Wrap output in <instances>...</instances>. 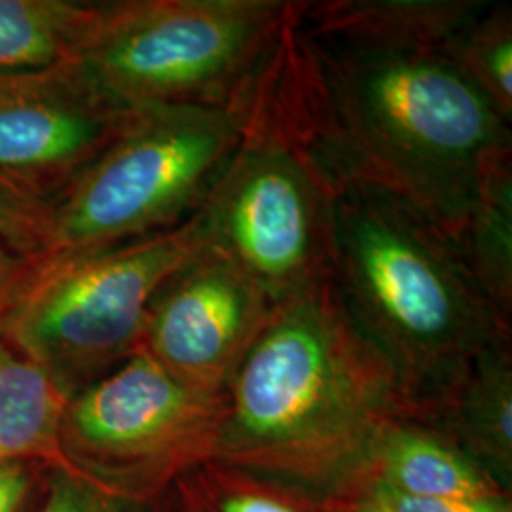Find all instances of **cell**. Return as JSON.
Listing matches in <instances>:
<instances>
[{
	"label": "cell",
	"mask_w": 512,
	"mask_h": 512,
	"mask_svg": "<svg viewBox=\"0 0 512 512\" xmlns=\"http://www.w3.org/2000/svg\"><path fill=\"white\" fill-rule=\"evenodd\" d=\"M296 6L283 63L338 181L380 186L456 239L484 169L512 154L511 124L444 55L319 37L300 27Z\"/></svg>",
	"instance_id": "obj_1"
},
{
	"label": "cell",
	"mask_w": 512,
	"mask_h": 512,
	"mask_svg": "<svg viewBox=\"0 0 512 512\" xmlns=\"http://www.w3.org/2000/svg\"><path fill=\"white\" fill-rule=\"evenodd\" d=\"M222 395L215 459L325 497L359 475L385 421L408 412L330 279L274 302Z\"/></svg>",
	"instance_id": "obj_2"
},
{
	"label": "cell",
	"mask_w": 512,
	"mask_h": 512,
	"mask_svg": "<svg viewBox=\"0 0 512 512\" xmlns=\"http://www.w3.org/2000/svg\"><path fill=\"white\" fill-rule=\"evenodd\" d=\"M330 283L408 414L437 403L478 353L511 340V319L480 291L454 239L374 184L338 181Z\"/></svg>",
	"instance_id": "obj_3"
},
{
	"label": "cell",
	"mask_w": 512,
	"mask_h": 512,
	"mask_svg": "<svg viewBox=\"0 0 512 512\" xmlns=\"http://www.w3.org/2000/svg\"><path fill=\"white\" fill-rule=\"evenodd\" d=\"M336 188L294 101L279 38L245 97L238 148L200 209L209 241L272 302L304 293L330 279Z\"/></svg>",
	"instance_id": "obj_4"
},
{
	"label": "cell",
	"mask_w": 512,
	"mask_h": 512,
	"mask_svg": "<svg viewBox=\"0 0 512 512\" xmlns=\"http://www.w3.org/2000/svg\"><path fill=\"white\" fill-rule=\"evenodd\" d=\"M207 243L198 211L154 236L33 260L0 319V338L33 361L69 401L141 349L154 296Z\"/></svg>",
	"instance_id": "obj_5"
},
{
	"label": "cell",
	"mask_w": 512,
	"mask_h": 512,
	"mask_svg": "<svg viewBox=\"0 0 512 512\" xmlns=\"http://www.w3.org/2000/svg\"><path fill=\"white\" fill-rule=\"evenodd\" d=\"M294 2H99L78 54L93 82L129 110L234 107L274 54Z\"/></svg>",
	"instance_id": "obj_6"
},
{
	"label": "cell",
	"mask_w": 512,
	"mask_h": 512,
	"mask_svg": "<svg viewBox=\"0 0 512 512\" xmlns=\"http://www.w3.org/2000/svg\"><path fill=\"white\" fill-rule=\"evenodd\" d=\"M245 97L226 109L133 110L120 135L52 202L48 249L37 260L92 253L192 219L238 148Z\"/></svg>",
	"instance_id": "obj_7"
},
{
	"label": "cell",
	"mask_w": 512,
	"mask_h": 512,
	"mask_svg": "<svg viewBox=\"0 0 512 512\" xmlns=\"http://www.w3.org/2000/svg\"><path fill=\"white\" fill-rule=\"evenodd\" d=\"M222 406V393L184 384L141 348L65 404L63 467L110 494L156 501L217 458Z\"/></svg>",
	"instance_id": "obj_8"
},
{
	"label": "cell",
	"mask_w": 512,
	"mask_h": 512,
	"mask_svg": "<svg viewBox=\"0 0 512 512\" xmlns=\"http://www.w3.org/2000/svg\"><path fill=\"white\" fill-rule=\"evenodd\" d=\"M131 114L78 61L0 73V173L54 202Z\"/></svg>",
	"instance_id": "obj_9"
},
{
	"label": "cell",
	"mask_w": 512,
	"mask_h": 512,
	"mask_svg": "<svg viewBox=\"0 0 512 512\" xmlns=\"http://www.w3.org/2000/svg\"><path fill=\"white\" fill-rule=\"evenodd\" d=\"M272 306L255 279L209 241L154 296L141 348L184 384L224 393Z\"/></svg>",
	"instance_id": "obj_10"
},
{
	"label": "cell",
	"mask_w": 512,
	"mask_h": 512,
	"mask_svg": "<svg viewBox=\"0 0 512 512\" xmlns=\"http://www.w3.org/2000/svg\"><path fill=\"white\" fill-rule=\"evenodd\" d=\"M488 4L484 0L298 2L296 21L308 33L351 46L442 54Z\"/></svg>",
	"instance_id": "obj_11"
},
{
	"label": "cell",
	"mask_w": 512,
	"mask_h": 512,
	"mask_svg": "<svg viewBox=\"0 0 512 512\" xmlns=\"http://www.w3.org/2000/svg\"><path fill=\"white\" fill-rule=\"evenodd\" d=\"M355 478L421 499L511 497L452 440L408 412L389 418L376 431Z\"/></svg>",
	"instance_id": "obj_12"
},
{
	"label": "cell",
	"mask_w": 512,
	"mask_h": 512,
	"mask_svg": "<svg viewBox=\"0 0 512 512\" xmlns=\"http://www.w3.org/2000/svg\"><path fill=\"white\" fill-rule=\"evenodd\" d=\"M412 416L452 440L499 488L511 494V340H501L478 353L437 403Z\"/></svg>",
	"instance_id": "obj_13"
},
{
	"label": "cell",
	"mask_w": 512,
	"mask_h": 512,
	"mask_svg": "<svg viewBox=\"0 0 512 512\" xmlns=\"http://www.w3.org/2000/svg\"><path fill=\"white\" fill-rule=\"evenodd\" d=\"M65 404L50 378L0 338V461L65 469L59 452Z\"/></svg>",
	"instance_id": "obj_14"
},
{
	"label": "cell",
	"mask_w": 512,
	"mask_h": 512,
	"mask_svg": "<svg viewBox=\"0 0 512 512\" xmlns=\"http://www.w3.org/2000/svg\"><path fill=\"white\" fill-rule=\"evenodd\" d=\"M476 285L503 317L512 315V154L488 165L454 239Z\"/></svg>",
	"instance_id": "obj_15"
},
{
	"label": "cell",
	"mask_w": 512,
	"mask_h": 512,
	"mask_svg": "<svg viewBox=\"0 0 512 512\" xmlns=\"http://www.w3.org/2000/svg\"><path fill=\"white\" fill-rule=\"evenodd\" d=\"M160 512H336L330 497L211 459L160 497Z\"/></svg>",
	"instance_id": "obj_16"
},
{
	"label": "cell",
	"mask_w": 512,
	"mask_h": 512,
	"mask_svg": "<svg viewBox=\"0 0 512 512\" xmlns=\"http://www.w3.org/2000/svg\"><path fill=\"white\" fill-rule=\"evenodd\" d=\"M99 2L0 0V73L76 61Z\"/></svg>",
	"instance_id": "obj_17"
},
{
	"label": "cell",
	"mask_w": 512,
	"mask_h": 512,
	"mask_svg": "<svg viewBox=\"0 0 512 512\" xmlns=\"http://www.w3.org/2000/svg\"><path fill=\"white\" fill-rule=\"evenodd\" d=\"M442 55L463 74L495 110L512 120L511 4H488L471 19Z\"/></svg>",
	"instance_id": "obj_18"
},
{
	"label": "cell",
	"mask_w": 512,
	"mask_h": 512,
	"mask_svg": "<svg viewBox=\"0 0 512 512\" xmlns=\"http://www.w3.org/2000/svg\"><path fill=\"white\" fill-rule=\"evenodd\" d=\"M52 230V202L0 173V245L37 260Z\"/></svg>",
	"instance_id": "obj_19"
},
{
	"label": "cell",
	"mask_w": 512,
	"mask_h": 512,
	"mask_svg": "<svg viewBox=\"0 0 512 512\" xmlns=\"http://www.w3.org/2000/svg\"><path fill=\"white\" fill-rule=\"evenodd\" d=\"M37 512H160V499L137 501L110 494L69 469H50Z\"/></svg>",
	"instance_id": "obj_20"
},
{
	"label": "cell",
	"mask_w": 512,
	"mask_h": 512,
	"mask_svg": "<svg viewBox=\"0 0 512 512\" xmlns=\"http://www.w3.org/2000/svg\"><path fill=\"white\" fill-rule=\"evenodd\" d=\"M48 473L37 461H0V512H37Z\"/></svg>",
	"instance_id": "obj_21"
},
{
	"label": "cell",
	"mask_w": 512,
	"mask_h": 512,
	"mask_svg": "<svg viewBox=\"0 0 512 512\" xmlns=\"http://www.w3.org/2000/svg\"><path fill=\"white\" fill-rule=\"evenodd\" d=\"M366 480V478H365ZM370 482V480H368ZM374 484V482H370ZM395 512H512L511 497L503 499H421L393 494L374 484Z\"/></svg>",
	"instance_id": "obj_22"
},
{
	"label": "cell",
	"mask_w": 512,
	"mask_h": 512,
	"mask_svg": "<svg viewBox=\"0 0 512 512\" xmlns=\"http://www.w3.org/2000/svg\"><path fill=\"white\" fill-rule=\"evenodd\" d=\"M327 497L332 499L336 512H395L380 490L365 478H353L348 486Z\"/></svg>",
	"instance_id": "obj_23"
},
{
	"label": "cell",
	"mask_w": 512,
	"mask_h": 512,
	"mask_svg": "<svg viewBox=\"0 0 512 512\" xmlns=\"http://www.w3.org/2000/svg\"><path fill=\"white\" fill-rule=\"evenodd\" d=\"M31 268L33 260L16 255L8 247L0 245V319L31 274Z\"/></svg>",
	"instance_id": "obj_24"
}]
</instances>
